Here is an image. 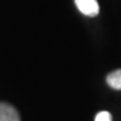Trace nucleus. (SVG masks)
Wrapping results in <instances>:
<instances>
[{"mask_svg":"<svg viewBox=\"0 0 121 121\" xmlns=\"http://www.w3.org/2000/svg\"><path fill=\"white\" fill-rule=\"evenodd\" d=\"M0 121H20V119L13 107L0 102Z\"/></svg>","mask_w":121,"mask_h":121,"instance_id":"nucleus-2","label":"nucleus"},{"mask_svg":"<svg viewBox=\"0 0 121 121\" xmlns=\"http://www.w3.org/2000/svg\"><path fill=\"white\" fill-rule=\"evenodd\" d=\"M78 9L84 16L95 17L100 13V7L96 0H74Z\"/></svg>","mask_w":121,"mask_h":121,"instance_id":"nucleus-1","label":"nucleus"},{"mask_svg":"<svg viewBox=\"0 0 121 121\" xmlns=\"http://www.w3.org/2000/svg\"><path fill=\"white\" fill-rule=\"evenodd\" d=\"M95 121H112V118L108 111H101L96 114Z\"/></svg>","mask_w":121,"mask_h":121,"instance_id":"nucleus-4","label":"nucleus"},{"mask_svg":"<svg viewBox=\"0 0 121 121\" xmlns=\"http://www.w3.org/2000/svg\"><path fill=\"white\" fill-rule=\"evenodd\" d=\"M107 83L114 90H121V69H117L107 76Z\"/></svg>","mask_w":121,"mask_h":121,"instance_id":"nucleus-3","label":"nucleus"}]
</instances>
